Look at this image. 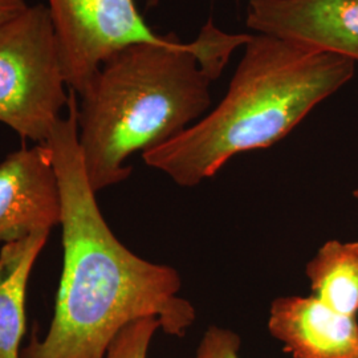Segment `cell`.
Returning a JSON list of instances; mask_svg holds the SVG:
<instances>
[{"label":"cell","instance_id":"6","mask_svg":"<svg viewBox=\"0 0 358 358\" xmlns=\"http://www.w3.org/2000/svg\"><path fill=\"white\" fill-rule=\"evenodd\" d=\"M245 24L358 63V0H250Z\"/></svg>","mask_w":358,"mask_h":358},{"label":"cell","instance_id":"2","mask_svg":"<svg viewBox=\"0 0 358 358\" xmlns=\"http://www.w3.org/2000/svg\"><path fill=\"white\" fill-rule=\"evenodd\" d=\"M250 35H229L211 22L182 43H134L110 55L77 96L78 143L93 192L130 177L129 158L177 137L211 105L210 87Z\"/></svg>","mask_w":358,"mask_h":358},{"label":"cell","instance_id":"11","mask_svg":"<svg viewBox=\"0 0 358 358\" xmlns=\"http://www.w3.org/2000/svg\"><path fill=\"white\" fill-rule=\"evenodd\" d=\"M161 329L155 319H142L129 324L113 340L105 358H148L154 334Z\"/></svg>","mask_w":358,"mask_h":358},{"label":"cell","instance_id":"13","mask_svg":"<svg viewBox=\"0 0 358 358\" xmlns=\"http://www.w3.org/2000/svg\"><path fill=\"white\" fill-rule=\"evenodd\" d=\"M28 7L27 0H0V27L22 15Z\"/></svg>","mask_w":358,"mask_h":358},{"label":"cell","instance_id":"7","mask_svg":"<svg viewBox=\"0 0 358 358\" xmlns=\"http://www.w3.org/2000/svg\"><path fill=\"white\" fill-rule=\"evenodd\" d=\"M62 224V194L45 143L22 148L0 162V248Z\"/></svg>","mask_w":358,"mask_h":358},{"label":"cell","instance_id":"10","mask_svg":"<svg viewBox=\"0 0 358 358\" xmlns=\"http://www.w3.org/2000/svg\"><path fill=\"white\" fill-rule=\"evenodd\" d=\"M312 296L334 310L357 317L358 241H329L307 264Z\"/></svg>","mask_w":358,"mask_h":358},{"label":"cell","instance_id":"4","mask_svg":"<svg viewBox=\"0 0 358 358\" xmlns=\"http://www.w3.org/2000/svg\"><path fill=\"white\" fill-rule=\"evenodd\" d=\"M59 40L47 4L0 27V122L45 143L68 106Z\"/></svg>","mask_w":358,"mask_h":358},{"label":"cell","instance_id":"1","mask_svg":"<svg viewBox=\"0 0 358 358\" xmlns=\"http://www.w3.org/2000/svg\"><path fill=\"white\" fill-rule=\"evenodd\" d=\"M77 103L69 90L66 115L45 142L62 194L64 264L55 312L45 336L34 331L20 358H105L134 321L155 319L162 332L185 337L196 320L178 271L131 252L103 217L78 143Z\"/></svg>","mask_w":358,"mask_h":358},{"label":"cell","instance_id":"5","mask_svg":"<svg viewBox=\"0 0 358 358\" xmlns=\"http://www.w3.org/2000/svg\"><path fill=\"white\" fill-rule=\"evenodd\" d=\"M68 90L81 94L100 65L134 43H166L146 24L134 0H47Z\"/></svg>","mask_w":358,"mask_h":358},{"label":"cell","instance_id":"9","mask_svg":"<svg viewBox=\"0 0 358 358\" xmlns=\"http://www.w3.org/2000/svg\"><path fill=\"white\" fill-rule=\"evenodd\" d=\"M48 236L50 231H40L0 248V358H20L27 284Z\"/></svg>","mask_w":358,"mask_h":358},{"label":"cell","instance_id":"8","mask_svg":"<svg viewBox=\"0 0 358 358\" xmlns=\"http://www.w3.org/2000/svg\"><path fill=\"white\" fill-rule=\"evenodd\" d=\"M268 331L294 358H358L357 317L315 296H282L269 308Z\"/></svg>","mask_w":358,"mask_h":358},{"label":"cell","instance_id":"3","mask_svg":"<svg viewBox=\"0 0 358 358\" xmlns=\"http://www.w3.org/2000/svg\"><path fill=\"white\" fill-rule=\"evenodd\" d=\"M343 56L263 34L250 35L222 101L173 140L142 154L182 187L213 178L232 157L287 137L355 76Z\"/></svg>","mask_w":358,"mask_h":358},{"label":"cell","instance_id":"12","mask_svg":"<svg viewBox=\"0 0 358 358\" xmlns=\"http://www.w3.org/2000/svg\"><path fill=\"white\" fill-rule=\"evenodd\" d=\"M241 336L229 328L211 325L190 358H241Z\"/></svg>","mask_w":358,"mask_h":358},{"label":"cell","instance_id":"14","mask_svg":"<svg viewBox=\"0 0 358 358\" xmlns=\"http://www.w3.org/2000/svg\"><path fill=\"white\" fill-rule=\"evenodd\" d=\"M353 196H355V198L358 201V187L355 190V192H353Z\"/></svg>","mask_w":358,"mask_h":358}]
</instances>
